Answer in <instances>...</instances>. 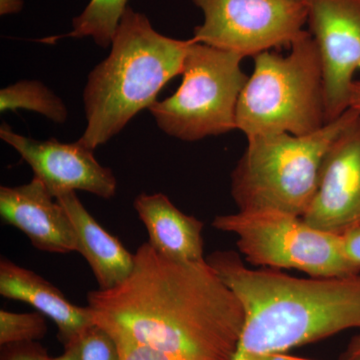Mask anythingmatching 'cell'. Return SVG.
<instances>
[{
	"mask_svg": "<svg viewBox=\"0 0 360 360\" xmlns=\"http://www.w3.org/2000/svg\"><path fill=\"white\" fill-rule=\"evenodd\" d=\"M87 302L96 323L179 360H232L245 321L238 298L206 259L176 262L148 243L137 248L122 283L90 291Z\"/></svg>",
	"mask_w": 360,
	"mask_h": 360,
	"instance_id": "cell-1",
	"label": "cell"
},
{
	"mask_svg": "<svg viewBox=\"0 0 360 360\" xmlns=\"http://www.w3.org/2000/svg\"><path fill=\"white\" fill-rule=\"evenodd\" d=\"M206 262L245 309L232 360H259L360 330V274L300 278L278 269H251L231 250L215 251Z\"/></svg>",
	"mask_w": 360,
	"mask_h": 360,
	"instance_id": "cell-2",
	"label": "cell"
},
{
	"mask_svg": "<svg viewBox=\"0 0 360 360\" xmlns=\"http://www.w3.org/2000/svg\"><path fill=\"white\" fill-rule=\"evenodd\" d=\"M191 39L156 32L146 14L127 7L110 56L89 73L84 90L86 129L79 141L94 149L120 134L141 110L150 108L161 89L181 75Z\"/></svg>",
	"mask_w": 360,
	"mask_h": 360,
	"instance_id": "cell-3",
	"label": "cell"
},
{
	"mask_svg": "<svg viewBox=\"0 0 360 360\" xmlns=\"http://www.w3.org/2000/svg\"><path fill=\"white\" fill-rule=\"evenodd\" d=\"M283 56L265 51L253 58L255 66L239 97L236 129L246 139L319 131L326 122L321 56L309 30Z\"/></svg>",
	"mask_w": 360,
	"mask_h": 360,
	"instance_id": "cell-4",
	"label": "cell"
},
{
	"mask_svg": "<svg viewBox=\"0 0 360 360\" xmlns=\"http://www.w3.org/2000/svg\"><path fill=\"white\" fill-rule=\"evenodd\" d=\"M359 115L350 108L311 134L248 139L231 176L238 210H276L302 217L316 194L322 160L331 142Z\"/></svg>",
	"mask_w": 360,
	"mask_h": 360,
	"instance_id": "cell-5",
	"label": "cell"
},
{
	"mask_svg": "<svg viewBox=\"0 0 360 360\" xmlns=\"http://www.w3.org/2000/svg\"><path fill=\"white\" fill-rule=\"evenodd\" d=\"M243 56L191 39L179 89L149 111L169 136L198 141L236 129V110L248 75Z\"/></svg>",
	"mask_w": 360,
	"mask_h": 360,
	"instance_id": "cell-6",
	"label": "cell"
},
{
	"mask_svg": "<svg viewBox=\"0 0 360 360\" xmlns=\"http://www.w3.org/2000/svg\"><path fill=\"white\" fill-rule=\"evenodd\" d=\"M212 226L234 234L238 250L257 266L297 269L312 277L360 274L345 253L342 236L321 231L290 213L238 210L215 217Z\"/></svg>",
	"mask_w": 360,
	"mask_h": 360,
	"instance_id": "cell-7",
	"label": "cell"
},
{
	"mask_svg": "<svg viewBox=\"0 0 360 360\" xmlns=\"http://www.w3.org/2000/svg\"><path fill=\"white\" fill-rule=\"evenodd\" d=\"M203 13L194 41L243 58L290 47L304 30L307 9L295 0H191Z\"/></svg>",
	"mask_w": 360,
	"mask_h": 360,
	"instance_id": "cell-8",
	"label": "cell"
},
{
	"mask_svg": "<svg viewBox=\"0 0 360 360\" xmlns=\"http://www.w3.org/2000/svg\"><path fill=\"white\" fill-rule=\"evenodd\" d=\"M302 2L321 56L328 124L350 108V87L360 70V0Z\"/></svg>",
	"mask_w": 360,
	"mask_h": 360,
	"instance_id": "cell-9",
	"label": "cell"
},
{
	"mask_svg": "<svg viewBox=\"0 0 360 360\" xmlns=\"http://www.w3.org/2000/svg\"><path fill=\"white\" fill-rule=\"evenodd\" d=\"M0 139L15 149L32 167L35 179L54 196L86 191L103 200L115 195L117 180L112 170L96 160L92 149L78 139L63 143L56 139L35 141L15 134L6 123L0 127Z\"/></svg>",
	"mask_w": 360,
	"mask_h": 360,
	"instance_id": "cell-10",
	"label": "cell"
},
{
	"mask_svg": "<svg viewBox=\"0 0 360 360\" xmlns=\"http://www.w3.org/2000/svg\"><path fill=\"white\" fill-rule=\"evenodd\" d=\"M302 219L338 236L360 226V115L331 142L316 194Z\"/></svg>",
	"mask_w": 360,
	"mask_h": 360,
	"instance_id": "cell-11",
	"label": "cell"
},
{
	"mask_svg": "<svg viewBox=\"0 0 360 360\" xmlns=\"http://www.w3.org/2000/svg\"><path fill=\"white\" fill-rule=\"evenodd\" d=\"M0 217L23 232L37 250L59 255L77 250L65 208L35 177L22 186L0 187Z\"/></svg>",
	"mask_w": 360,
	"mask_h": 360,
	"instance_id": "cell-12",
	"label": "cell"
},
{
	"mask_svg": "<svg viewBox=\"0 0 360 360\" xmlns=\"http://www.w3.org/2000/svg\"><path fill=\"white\" fill-rule=\"evenodd\" d=\"M0 295L27 303L51 319L58 326V338L65 347L96 323L89 307L73 304L44 277L4 257L0 260Z\"/></svg>",
	"mask_w": 360,
	"mask_h": 360,
	"instance_id": "cell-13",
	"label": "cell"
},
{
	"mask_svg": "<svg viewBox=\"0 0 360 360\" xmlns=\"http://www.w3.org/2000/svg\"><path fill=\"white\" fill-rule=\"evenodd\" d=\"M134 207L156 252L176 262H205L202 221L180 212L163 193H141Z\"/></svg>",
	"mask_w": 360,
	"mask_h": 360,
	"instance_id": "cell-14",
	"label": "cell"
},
{
	"mask_svg": "<svg viewBox=\"0 0 360 360\" xmlns=\"http://www.w3.org/2000/svg\"><path fill=\"white\" fill-rule=\"evenodd\" d=\"M56 198L70 217L77 238V251L91 269L98 290H112L122 283L134 270V255L96 221L77 193L60 194Z\"/></svg>",
	"mask_w": 360,
	"mask_h": 360,
	"instance_id": "cell-15",
	"label": "cell"
},
{
	"mask_svg": "<svg viewBox=\"0 0 360 360\" xmlns=\"http://www.w3.org/2000/svg\"><path fill=\"white\" fill-rule=\"evenodd\" d=\"M127 2L129 0H90L84 11L73 18L72 30L70 33L49 37L42 41L52 44L65 37H91L103 49L110 47L123 14L129 7Z\"/></svg>",
	"mask_w": 360,
	"mask_h": 360,
	"instance_id": "cell-16",
	"label": "cell"
},
{
	"mask_svg": "<svg viewBox=\"0 0 360 360\" xmlns=\"http://www.w3.org/2000/svg\"><path fill=\"white\" fill-rule=\"evenodd\" d=\"M34 111L56 123H63L68 110L63 99L39 80H20L0 90V110Z\"/></svg>",
	"mask_w": 360,
	"mask_h": 360,
	"instance_id": "cell-17",
	"label": "cell"
},
{
	"mask_svg": "<svg viewBox=\"0 0 360 360\" xmlns=\"http://www.w3.org/2000/svg\"><path fill=\"white\" fill-rule=\"evenodd\" d=\"M45 317L39 311L16 314L0 310V345L42 340L47 333Z\"/></svg>",
	"mask_w": 360,
	"mask_h": 360,
	"instance_id": "cell-18",
	"label": "cell"
},
{
	"mask_svg": "<svg viewBox=\"0 0 360 360\" xmlns=\"http://www.w3.org/2000/svg\"><path fill=\"white\" fill-rule=\"evenodd\" d=\"M70 345L77 348L79 360H118L115 340L106 329L97 323L85 329L77 340Z\"/></svg>",
	"mask_w": 360,
	"mask_h": 360,
	"instance_id": "cell-19",
	"label": "cell"
},
{
	"mask_svg": "<svg viewBox=\"0 0 360 360\" xmlns=\"http://www.w3.org/2000/svg\"><path fill=\"white\" fill-rule=\"evenodd\" d=\"M98 326L106 329L115 340L118 350V360H179L158 348L135 340L129 333L116 326L108 324Z\"/></svg>",
	"mask_w": 360,
	"mask_h": 360,
	"instance_id": "cell-20",
	"label": "cell"
},
{
	"mask_svg": "<svg viewBox=\"0 0 360 360\" xmlns=\"http://www.w3.org/2000/svg\"><path fill=\"white\" fill-rule=\"evenodd\" d=\"M1 360H51L39 342L15 343L1 347Z\"/></svg>",
	"mask_w": 360,
	"mask_h": 360,
	"instance_id": "cell-21",
	"label": "cell"
},
{
	"mask_svg": "<svg viewBox=\"0 0 360 360\" xmlns=\"http://www.w3.org/2000/svg\"><path fill=\"white\" fill-rule=\"evenodd\" d=\"M342 240L347 257L360 267V226L343 234Z\"/></svg>",
	"mask_w": 360,
	"mask_h": 360,
	"instance_id": "cell-22",
	"label": "cell"
},
{
	"mask_svg": "<svg viewBox=\"0 0 360 360\" xmlns=\"http://www.w3.org/2000/svg\"><path fill=\"white\" fill-rule=\"evenodd\" d=\"M340 360H360V330L347 343Z\"/></svg>",
	"mask_w": 360,
	"mask_h": 360,
	"instance_id": "cell-23",
	"label": "cell"
},
{
	"mask_svg": "<svg viewBox=\"0 0 360 360\" xmlns=\"http://www.w3.org/2000/svg\"><path fill=\"white\" fill-rule=\"evenodd\" d=\"M22 7V0H0V15L18 13Z\"/></svg>",
	"mask_w": 360,
	"mask_h": 360,
	"instance_id": "cell-24",
	"label": "cell"
},
{
	"mask_svg": "<svg viewBox=\"0 0 360 360\" xmlns=\"http://www.w3.org/2000/svg\"><path fill=\"white\" fill-rule=\"evenodd\" d=\"M349 108L360 112V79H355L350 87Z\"/></svg>",
	"mask_w": 360,
	"mask_h": 360,
	"instance_id": "cell-25",
	"label": "cell"
},
{
	"mask_svg": "<svg viewBox=\"0 0 360 360\" xmlns=\"http://www.w3.org/2000/svg\"><path fill=\"white\" fill-rule=\"evenodd\" d=\"M51 360H79V357H78L75 345H70V347H65V352L60 356L51 359Z\"/></svg>",
	"mask_w": 360,
	"mask_h": 360,
	"instance_id": "cell-26",
	"label": "cell"
},
{
	"mask_svg": "<svg viewBox=\"0 0 360 360\" xmlns=\"http://www.w3.org/2000/svg\"><path fill=\"white\" fill-rule=\"evenodd\" d=\"M259 360H309L302 359V357L292 356V355L286 354V352H281V354H272L265 355Z\"/></svg>",
	"mask_w": 360,
	"mask_h": 360,
	"instance_id": "cell-27",
	"label": "cell"
},
{
	"mask_svg": "<svg viewBox=\"0 0 360 360\" xmlns=\"http://www.w3.org/2000/svg\"><path fill=\"white\" fill-rule=\"evenodd\" d=\"M295 1H302V0H295Z\"/></svg>",
	"mask_w": 360,
	"mask_h": 360,
	"instance_id": "cell-28",
	"label": "cell"
}]
</instances>
